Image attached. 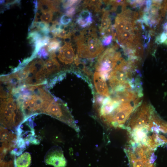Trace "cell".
<instances>
[{
  "label": "cell",
  "mask_w": 167,
  "mask_h": 167,
  "mask_svg": "<svg viewBox=\"0 0 167 167\" xmlns=\"http://www.w3.org/2000/svg\"><path fill=\"white\" fill-rule=\"evenodd\" d=\"M24 115L25 119L34 114L44 113L55 98L44 85L20 86L12 92Z\"/></svg>",
  "instance_id": "cell-1"
},
{
  "label": "cell",
  "mask_w": 167,
  "mask_h": 167,
  "mask_svg": "<svg viewBox=\"0 0 167 167\" xmlns=\"http://www.w3.org/2000/svg\"><path fill=\"white\" fill-rule=\"evenodd\" d=\"M74 38L77 45L78 57L91 59L95 58L104 49L98 38L94 26L84 29L75 33Z\"/></svg>",
  "instance_id": "cell-2"
},
{
  "label": "cell",
  "mask_w": 167,
  "mask_h": 167,
  "mask_svg": "<svg viewBox=\"0 0 167 167\" xmlns=\"http://www.w3.org/2000/svg\"><path fill=\"white\" fill-rule=\"evenodd\" d=\"M0 122L5 127L11 129L25 120L14 96L9 93L0 96Z\"/></svg>",
  "instance_id": "cell-3"
},
{
  "label": "cell",
  "mask_w": 167,
  "mask_h": 167,
  "mask_svg": "<svg viewBox=\"0 0 167 167\" xmlns=\"http://www.w3.org/2000/svg\"><path fill=\"white\" fill-rule=\"evenodd\" d=\"M45 113L65 123L77 132L80 131L66 103L59 99L55 98L49 105Z\"/></svg>",
  "instance_id": "cell-4"
},
{
  "label": "cell",
  "mask_w": 167,
  "mask_h": 167,
  "mask_svg": "<svg viewBox=\"0 0 167 167\" xmlns=\"http://www.w3.org/2000/svg\"><path fill=\"white\" fill-rule=\"evenodd\" d=\"M131 102H121L111 114L103 119V122L111 127L124 128V125L131 114L139 106L132 105Z\"/></svg>",
  "instance_id": "cell-5"
},
{
  "label": "cell",
  "mask_w": 167,
  "mask_h": 167,
  "mask_svg": "<svg viewBox=\"0 0 167 167\" xmlns=\"http://www.w3.org/2000/svg\"><path fill=\"white\" fill-rule=\"evenodd\" d=\"M116 48L113 46L107 49L98 57L96 64V70L106 79H109L110 73L121 58L120 53L115 52Z\"/></svg>",
  "instance_id": "cell-6"
},
{
  "label": "cell",
  "mask_w": 167,
  "mask_h": 167,
  "mask_svg": "<svg viewBox=\"0 0 167 167\" xmlns=\"http://www.w3.org/2000/svg\"><path fill=\"white\" fill-rule=\"evenodd\" d=\"M135 70L129 62L122 58L109 75V85L112 90L126 82L129 79L132 78V75Z\"/></svg>",
  "instance_id": "cell-7"
},
{
  "label": "cell",
  "mask_w": 167,
  "mask_h": 167,
  "mask_svg": "<svg viewBox=\"0 0 167 167\" xmlns=\"http://www.w3.org/2000/svg\"><path fill=\"white\" fill-rule=\"evenodd\" d=\"M44 161L46 164L54 167H65L67 164L62 149L57 146L53 147L47 152Z\"/></svg>",
  "instance_id": "cell-8"
},
{
  "label": "cell",
  "mask_w": 167,
  "mask_h": 167,
  "mask_svg": "<svg viewBox=\"0 0 167 167\" xmlns=\"http://www.w3.org/2000/svg\"><path fill=\"white\" fill-rule=\"evenodd\" d=\"M75 57L73 49L70 43H66L59 50L58 59L65 64H71Z\"/></svg>",
  "instance_id": "cell-9"
},
{
  "label": "cell",
  "mask_w": 167,
  "mask_h": 167,
  "mask_svg": "<svg viewBox=\"0 0 167 167\" xmlns=\"http://www.w3.org/2000/svg\"><path fill=\"white\" fill-rule=\"evenodd\" d=\"M106 79L99 72H95L93 75V81L96 91L100 95L106 97L109 96Z\"/></svg>",
  "instance_id": "cell-10"
},
{
  "label": "cell",
  "mask_w": 167,
  "mask_h": 167,
  "mask_svg": "<svg viewBox=\"0 0 167 167\" xmlns=\"http://www.w3.org/2000/svg\"><path fill=\"white\" fill-rule=\"evenodd\" d=\"M93 19L92 13L88 10H83L80 13L77 23L82 28H85L91 25Z\"/></svg>",
  "instance_id": "cell-11"
},
{
  "label": "cell",
  "mask_w": 167,
  "mask_h": 167,
  "mask_svg": "<svg viewBox=\"0 0 167 167\" xmlns=\"http://www.w3.org/2000/svg\"><path fill=\"white\" fill-rule=\"evenodd\" d=\"M31 163L30 154L25 152L19 156L16 161V167H29Z\"/></svg>",
  "instance_id": "cell-12"
},
{
  "label": "cell",
  "mask_w": 167,
  "mask_h": 167,
  "mask_svg": "<svg viewBox=\"0 0 167 167\" xmlns=\"http://www.w3.org/2000/svg\"><path fill=\"white\" fill-rule=\"evenodd\" d=\"M111 20L109 12H104L103 15L101 25L99 28L102 36L105 31L110 26Z\"/></svg>",
  "instance_id": "cell-13"
},
{
  "label": "cell",
  "mask_w": 167,
  "mask_h": 167,
  "mask_svg": "<svg viewBox=\"0 0 167 167\" xmlns=\"http://www.w3.org/2000/svg\"><path fill=\"white\" fill-rule=\"evenodd\" d=\"M60 44V41L54 38L52 39L46 47L49 53H55L61 48Z\"/></svg>",
  "instance_id": "cell-14"
},
{
  "label": "cell",
  "mask_w": 167,
  "mask_h": 167,
  "mask_svg": "<svg viewBox=\"0 0 167 167\" xmlns=\"http://www.w3.org/2000/svg\"><path fill=\"white\" fill-rule=\"evenodd\" d=\"M80 1L78 0H67L64 1L62 6L65 9H68L73 5H76L79 4Z\"/></svg>",
  "instance_id": "cell-15"
},
{
  "label": "cell",
  "mask_w": 167,
  "mask_h": 167,
  "mask_svg": "<svg viewBox=\"0 0 167 167\" xmlns=\"http://www.w3.org/2000/svg\"><path fill=\"white\" fill-rule=\"evenodd\" d=\"M71 20L72 19L71 16L65 15H63L61 17L60 19V22L62 25H66L70 23Z\"/></svg>",
  "instance_id": "cell-16"
},
{
  "label": "cell",
  "mask_w": 167,
  "mask_h": 167,
  "mask_svg": "<svg viewBox=\"0 0 167 167\" xmlns=\"http://www.w3.org/2000/svg\"><path fill=\"white\" fill-rule=\"evenodd\" d=\"M113 38V36L110 35L102 37L101 43L103 46H106L109 45L112 42Z\"/></svg>",
  "instance_id": "cell-17"
},
{
  "label": "cell",
  "mask_w": 167,
  "mask_h": 167,
  "mask_svg": "<svg viewBox=\"0 0 167 167\" xmlns=\"http://www.w3.org/2000/svg\"><path fill=\"white\" fill-rule=\"evenodd\" d=\"M76 11L75 6L71 7L66 10V15L71 17L75 14Z\"/></svg>",
  "instance_id": "cell-18"
},
{
  "label": "cell",
  "mask_w": 167,
  "mask_h": 167,
  "mask_svg": "<svg viewBox=\"0 0 167 167\" xmlns=\"http://www.w3.org/2000/svg\"><path fill=\"white\" fill-rule=\"evenodd\" d=\"M164 29L165 30L166 32V33H167V23L165 24V25Z\"/></svg>",
  "instance_id": "cell-19"
}]
</instances>
